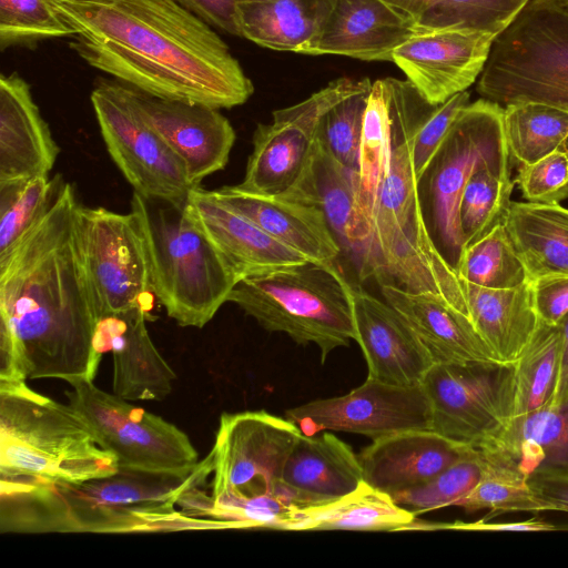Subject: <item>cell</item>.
<instances>
[{"label": "cell", "instance_id": "cell-1", "mask_svg": "<svg viewBox=\"0 0 568 568\" xmlns=\"http://www.w3.org/2000/svg\"><path fill=\"white\" fill-rule=\"evenodd\" d=\"M81 201L61 176L45 209L0 255V384L93 381L100 322L79 231Z\"/></svg>", "mask_w": 568, "mask_h": 568}, {"label": "cell", "instance_id": "cell-2", "mask_svg": "<svg viewBox=\"0 0 568 568\" xmlns=\"http://www.w3.org/2000/svg\"><path fill=\"white\" fill-rule=\"evenodd\" d=\"M89 65L146 94L216 109L254 85L226 43L175 0H50Z\"/></svg>", "mask_w": 568, "mask_h": 568}, {"label": "cell", "instance_id": "cell-3", "mask_svg": "<svg viewBox=\"0 0 568 568\" xmlns=\"http://www.w3.org/2000/svg\"><path fill=\"white\" fill-rule=\"evenodd\" d=\"M213 473L211 453L190 469L156 471L119 466L77 484L0 478L2 534H136L226 529L181 508L183 496Z\"/></svg>", "mask_w": 568, "mask_h": 568}, {"label": "cell", "instance_id": "cell-4", "mask_svg": "<svg viewBox=\"0 0 568 568\" xmlns=\"http://www.w3.org/2000/svg\"><path fill=\"white\" fill-rule=\"evenodd\" d=\"M387 81L390 160L377 200L365 278L436 295L469 317L463 283L439 252L425 219L414 168V134L432 104L408 80Z\"/></svg>", "mask_w": 568, "mask_h": 568}, {"label": "cell", "instance_id": "cell-5", "mask_svg": "<svg viewBox=\"0 0 568 568\" xmlns=\"http://www.w3.org/2000/svg\"><path fill=\"white\" fill-rule=\"evenodd\" d=\"M119 468L113 454L72 405L0 384V478L77 484Z\"/></svg>", "mask_w": 568, "mask_h": 568}, {"label": "cell", "instance_id": "cell-6", "mask_svg": "<svg viewBox=\"0 0 568 568\" xmlns=\"http://www.w3.org/2000/svg\"><path fill=\"white\" fill-rule=\"evenodd\" d=\"M131 212L144 236L154 296L180 326L202 328L227 302L237 274L185 204L133 192Z\"/></svg>", "mask_w": 568, "mask_h": 568}, {"label": "cell", "instance_id": "cell-7", "mask_svg": "<svg viewBox=\"0 0 568 568\" xmlns=\"http://www.w3.org/2000/svg\"><path fill=\"white\" fill-rule=\"evenodd\" d=\"M352 284L335 263H305L241 278L229 295L268 332L315 344L324 364L337 347L355 341Z\"/></svg>", "mask_w": 568, "mask_h": 568}, {"label": "cell", "instance_id": "cell-8", "mask_svg": "<svg viewBox=\"0 0 568 568\" xmlns=\"http://www.w3.org/2000/svg\"><path fill=\"white\" fill-rule=\"evenodd\" d=\"M477 93L501 106L538 102L568 111V7L529 0L495 37Z\"/></svg>", "mask_w": 568, "mask_h": 568}, {"label": "cell", "instance_id": "cell-9", "mask_svg": "<svg viewBox=\"0 0 568 568\" xmlns=\"http://www.w3.org/2000/svg\"><path fill=\"white\" fill-rule=\"evenodd\" d=\"M503 114L504 106L483 98L464 106L424 176L430 233L439 252L456 273L464 250L458 206L467 181L481 168H490L506 176L511 173Z\"/></svg>", "mask_w": 568, "mask_h": 568}, {"label": "cell", "instance_id": "cell-10", "mask_svg": "<svg viewBox=\"0 0 568 568\" xmlns=\"http://www.w3.org/2000/svg\"><path fill=\"white\" fill-rule=\"evenodd\" d=\"M91 103L106 151L133 192L175 205L196 187L184 165L138 109L131 89L100 80Z\"/></svg>", "mask_w": 568, "mask_h": 568}, {"label": "cell", "instance_id": "cell-11", "mask_svg": "<svg viewBox=\"0 0 568 568\" xmlns=\"http://www.w3.org/2000/svg\"><path fill=\"white\" fill-rule=\"evenodd\" d=\"M68 383L72 387L65 393L68 403L82 414L119 466L180 471L199 464L197 450L174 424L100 389L93 381Z\"/></svg>", "mask_w": 568, "mask_h": 568}, {"label": "cell", "instance_id": "cell-12", "mask_svg": "<svg viewBox=\"0 0 568 568\" xmlns=\"http://www.w3.org/2000/svg\"><path fill=\"white\" fill-rule=\"evenodd\" d=\"M79 231L100 320L136 307L150 312V260L135 215L81 203Z\"/></svg>", "mask_w": 568, "mask_h": 568}, {"label": "cell", "instance_id": "cell-13", "mask_svg": "<svg viewBox=\"0 0 568 568\" xmlns=\"http://www.w3.org/2000/svg\"><path fill=\"white\" fill-rule=\"evenodd\" d=\"M300 427L265 410L224 413L211 453L212 501L275 494Z\"/></svg>", "mask_w": 568, "mask_h": 568}, {"label": "cell", "instance_id": "cell-14", "mask_svg": "<svg viewBox=\"0 0 568 568\" xmlns=\"http://www.w3.org/2000/svg\"><path fill=\"white\" fill-rule=\"evenodd\" d=\"M367 78H339L292 106L275 110L271 123L257 124L240 187L260 194H281L298 178L316 140L323 114L361 89Z\"/></svg>", "mask_w": 568, "mask_h": 568}, {"label": "cell", "instance_id": "cell-15", "mask_svg": "<svg viewBox=\"0 0 568 568\" xmlns=\"http://www.w3.org/2000/svg\"><path fill=\"white\" fill-rule=\"evenodd\" d=\"M509 366L436 363L423 381L432 430L477 448L508 418Z\"/></svg>", "mask_w": 568, "mask_h": 568}, {"label": "cell", "instance_id": "cell-16", "mask_svg": "<svg viewBox=\"0 0 568 568\" xmlns=\"http://www.w3.org/2000/svg\"><path fill=\"white\" fill-rule=\"evenodd\" d=\"M285 417L304 435L337 430L373 440L432 428L430 405L423 385L399 386L367 378L346 395L308 402L286 410Z\"/></svg>", "mask_w": 568, "mask_h": 568}, {"label": "cell", "instance_id": "cell-17", "mask_svg": "<svg viewBox=\"0 0 568 568\" xmlns=\"http://www.w3.org/2000/svg\"><path fill=\"white\" fill-rule=\"evenodd\" d=\"M495 34L467 28H422L398 45L394 62L430 104L467 91L484 70Z\"/></svg>", "mask_w": 568, "mask_h": 568}, {"label": "cell", "instance_id": "cell-18", "mask_svg": "<svg viewBox=\"0 0 568 568\" xmlns=\"http://www.w3.org/2000/svg\"><path fill=\"white\" fill-rule=\"evenodd\" d=\"M130 89L141 114L181 160L193 185L201 186L226 166L236 134L220 109Z\"/></svg>", "mask_w": 568, "mask_h": 568}, {"label": "cell", "instance_id": "cell-19", "mask_svg": "<svg viewBox=\"0 0 568 568\" xmlns=\"http://www.w3.org/2000/svg\"><path fill=\"white\" fill-rule=\"evenodd\" d=\"M355 342L365 357L367 379L392 385H422L436 364L406 320L386 301L358 285L351 287Z\"/></svg>", "mask_w": 568, "mask_h": 568}, {"label": "cell", "instance_id": "cell-20", "mask_svg": "<svg viewBox=\"0 0 568 568\" xmlns=\"http://www.w3.org/2000/svg\"><path fill=\"white\" fill-rule=\"evenodd\" d=\"M412 18L383 0H334L316 39L302 54L389 61L415 31Z\"/></svg>", "mask_w": 568, "mask_h": 568}, {"label": "cell", "instance_id": "cell-21", "mask_svg": "<svg viewBox=\"0 0 568 568\" xmlns=\"http://www.w3.org/2000/svg\"><path fill=\"white\" fill-rule=\"evenodd\" d=\"M148 315L136 307L101 318L98 325L97 348L112 353L113 394L126 400H162L178 377L149 334Z\"/></svg>", "mask_w": 568, "mask_h": 568}, {"label": "cell", "instance_id": "cell-22", "mask_svg": "<svg viewBox=\"0 0 568 568\" xmlns=\"http://www.w3.org/2000/svg\"><path fill=\"white\" fill-rule=\"evenodd\" d=\"M474 449L430 429H415L373 440L358 459L363 480L392 496L430 480Z\"/></svg>", "mask_w": 568, "mask_h": 568}, {"label": "cell", "instance_id": "cell-23", "mask_svg": "<svg viewBox=\"0 0 568 568\" xmlns=\"http://www.w3.org/2000/svg\"><path fill=\"white\" fill-rule=\"evenodd\" d=\"M185 206L240 280L308 261L246 216L217 201L209 190L194 187Z\"/></svg>", "mask_w": 568, "mask_h": 568}, {"label": "cell", "instance_id": "cell-24", "mask_svg": "<svg viewBox=\"0 0 568 568\" xmlns=\"http://www.w3.org/2000/svg\"><path fill=\"white\" fill-rule=\"evenodd\" d=\"M363 481L361 462L349 445L331 433L302 434L275 493L296 507L306 508L337 500Z\"/></svg>", "mask_w": 568, "mask_h": 568}, {"label": "cell", "instance_id": "cell-25", "mask_svg": "<svg viewBox=\"0 0 568 568\" xmlns=\"http://www.w3.org/2000/svg\"><path fill=\"white\" fill-rule=\"evenodd\" d=\"M60 148L17 73L0 77V184L48 176Z\"/></svg>", "mask_w": 568, "mask_h": 568}, {"label": "cell", "instance_id": "cell-26", "mask_svg": "<svg viewBox=\"0 0 568 568\" xmlns=\"http://www.w3.org/2000/svg\"><path fill=\"white\" fill-rule=\"evenodd\" d=\"M210 192L311 262L335 263L342 253L323 212L313 205L281 194L250 192L239 185H224Z\"/></svg>", "mask_w": 568, "mask_h": 568}, {"label": "cell", "instance_id": "cell-27", "mask_svg": "<svg viewBox=\"0 0 568 568\" xmlns=\"http://www.w3.org/2000/svg\"><path fill=\"white\" fill-rule=\"evenodd\" d=\"M379 286L384 300L406 320L436 363L504 365L470 318L440 297L392 284Z\"/></svg>", "mask_w": 568, "mask_h": 568}, {"label": "cell", "instance_id": "cell-28", "mask_svg": "<svg viewBox=\"0 0 568 568\" xmlns=\"http://www.w3.org/2000/svg\"><path fill=\"white\" fill-rule=\"evenodd\" d=\"M392 116L387 78L372 84L364 114L355 196L356 235L359 248L358 276L365 280L374 233L377 200L388 172Z\"/></svg>", "mask_w": 568, "mask_h": 568}, {"label": "cell", "instance_id": "cell-29", "mask_svg": "<svg viewBox=\"0 0 568 568\" xmlns=\"http://www.w3.org/2000/svg\"><path fill=\"white\" fill-rule=\"evenodd\" d=\"M357 172L339 163L315 140L311 156L296 181L281 195L320 209L342 251L359 260L355 196Z\"/></svg>", "mask_w": 568, "mask_h": 568}, {"label": "cell", "instance_id": "cell-30", "mask_svg": "<svg viewBox=\"0 0 568 568\" xmlns=\"http://www.w3.org/2000/svg\"><path fill=\"white\" fill-rule=\"evenodd\" d=\"M469 318L495 356L513 365L535 335L540 320L530 282L515 288H487L463 282Z\"/></svg>", "mask_w": 568, "mask_h": 568}, {"label": "cell", "instance_id": "cell-31", "mask_svg": "<svg viewBox=\"0 0 568 568\" xmlns=\"http://www.w3.org/2000/svg\"><path fill=\"white\" fill-rule=\"evenodd\" d=\"M476 449L507 462L524 475L546 466L568 465V405H549L509 418Z\"/></svg>", "mask_w": 568, "mask_h": 568}, {"label": "cell", "instance_id": "cell-32", "mask_svg": "<svg viewBox=\"0 0 568 568\" xmlns=\"http://www.w3.org/2000/svg\"><path fill=\"white\" fill-rule=\"evenodd\" d=\"M504 225L530 282L568 276V209L560 204L511 202Z\"/></svg>", "mask_w": 568, "mask_h": 568}, {"label": "cell", "instance_id": "cell-33", "mask_svg": "<svg viewBox=\"0 0 568 568\" xmlns=\"http://www.w3.org/2000/svg\"><path fill=\"white\" fill-rule=\"evenodd\" d=\"M334 0L239 2L241 37L264 48L303 53L321 32Z\"/></svg>", "mask_w": 568, "mask_h": 568}, {"label": "cell", "instance_id": "cell-34", "mask_svg": "<svg viewBox=\"0 0 568 568\" xmlns=\"http://www.w3.org/2000/svg\"><path fill=\"white\" fill-rule=\"evenodd\" d=\"M415 515L390 495L363 481L351 494L321 506L296 509L284 530H404Z\"/></svg>", "mask_w": 568, "mask_h": 568}, {"label": "cell", "instance_id": "cell-35", "mask_svg": "<svg viewBox=\"0 0 568 568\" xmlns=\"http://www.w3.org/2000/svg\"><path fill=\"white\" fill-rule=\"evenodd\" d=\"M559 325L540 324L531 341L509 366L508 418L547 406L554 393L560 355Z\"/></svg>", "mask_w": 568, "mask_h": 568}, {"label": "cell", "instance_id": "cell-36", "mask_svg": "<svg viewBox=\"0 0 568 568\" xmlns=\"http://www.w3.org/2000/svg\"><path fill=\"white\" fill-rule=\"evenodd\" d=\"M505 139L513 161L531 164L568 144V111L538 102L504 106Z\"/></svg>", "mask_w": 568, "mask_h": 568}, {"label": "cell", "instance_id": "cell-37", "mask_svg": "<svg viewBox=\"0 0 568 568\" xmlns=\"http://www.w3.org/2000/svg\"><path fill=\"white\" fill-rule=\"evenodd\" d=\"M529 0H405L422 28H467L499 34Z\"/></svg>", "mask_w": 568, "mask_h": 568}, {"label": "cell", "instance_id": "cell-38", "mask_svg": "<svg viewBox=\"0 0 568 568\" xmlns=\"http://www.w3.org/2000/svg\"><path fill=\"white\" fill-rule=\"evenodd\" d=\"M514 186L515 181L510 176L490 168H481L471 174L463 190L458 206L464 248L505 224Z\"/></svg>", "mask_w": 568, "mask_h": 568}, {"label": "cell", "instance_id": "cell-39", "mask_svg": "<svg viewBox=\"0 0 568 568\" xmlns=\"http://www.w3.org/2000/svg\"><path fill=\"white\" fill-rule=\"evenodd\" d=\"M463 282L487 288H515L530 282L505 225L464 248L458 268Z\"/></svg>", "mask_w": 568, "mask_h": 568}, {"label": "cell", "instance_id": "cell-40", "mask_svg": "<svg viewBox=\"0 0 568 568\" xmlns=\"http://www.w3.org/2000/svg\"><path fill=\"white\" fill-rule=\"evenodd\" d=\"M480 454L484 458L480 479L455 506L467 511L489 509L491 514L550 510L532 491L528 476L507 462Z\"/></svg>", "mask_w": 568, "mask_h": 568}, {"label": "cell", "instance_id": "cell-41", "mask_svg": "<svg viewBox=\"0 0 568 568\" xmlns=\"http://www.w3.org/2000/svg\"><path fill=\"white\" fill-rule=\"evenodd\" d=\"M60 174L0 184V255L23 236L48 207Z\"/></svg>", "mask_w": 568, "mask_h": 568}, {"label": "cell", "instance_id": "cell-42", "mask_svg": "<svg viewBox=\"0 0 568 568\" xmlns=\"http://www.w3.org/2000/svg\"><path fill=\"white\" fill-rule=\"evenodd\" d=\"M484 458L478 449L460 458L430 480L396 493L392 498L414 515L455 506L480 479Z\"/></svg>", "mask_w": 568, "mask_h": 568}, {"label": "cell", "instance_id": "cell-43", "mask_svg": "<svg viewBox=\"0 0 568 568\" xmlns=\"http://www.w3.org/2000/svg\"><path fill=\"white\" fill-rule=\"evenodd\" d=\"M372 84L367 78L361 89L331 106L317 126L316 140L339 163L356 172L364 114Z\"/></svg>", "mask_w": 568, "mask_h": 568}, {"label": "cell", "instance_id": "cell-44", "mask_svg": "<svg viewBox=\"0 0 568 568\" xmlns=\"http://www.w3.org/2000/svg\"><path fill=\"white\" fill-rule=\"evenodd\" d=\"M73 34L50 0H0L1 51Z\"/></svg>", "mask_w": 568, "mask_h": 568}, {"label": "cell", "instance_id": "cell-45", "mask_svg": "<svg viewBox=\"0 0 568 568\" xmlns=\"http://www.w3.org/2000/svg\"><path fill=\"white\" fill-rule=\"evenodd\" d=\"M531 203L559 204L568 197V144L526 165L515 180Z\"/></svg>", "mask_w": 568, "mask_h": 568}, {"label": "cell", "instance_id": "cell-46", "mask_svg": "<svg viewBox=\"0 0 568 568\" xmlns=\"http://www.w3.org/2000/svg\"><path fill=\"white\" fill-rule=\"evenodd\" d=\"M468 103L469 93L463 91L444 103L432 104L420 118L413 143L414 168L419 183L455 118Z\"/></svg>", "mask_w": 568, "mask_h": 568}, {"label": "cell", "instance_id": "cell-47", "mask_svg": "<svg viewBox=\"0 0 568 568\" xmlns=\"http://www.w3.org/2000/svg\"><path fill=\"white\" fill-rule=\"evenodd\" d=\"M535 310L539 320L557 325L568 313V276H546L530 282Z\"/></svg>", "mask_w": 568, "mask_h": 568}, {"label": "cell", "instance_id": "cell-48", "mask_svg": "<svg viewBox=\"0 0 568 568\" xmlns=\"http://www.w3.org/2000/svg\"><path fill=\"white\" fill-rule=\"evenodd\" d=\"M181 7L232 36L241 37L239 0H175Z\"/></svg>", "mask_w": 568, "mask_h": 568}, {"label": "cell", "instance_id": "cell-49", "mask_svg": "<svg viewBox=\"0 0 568 568\" xmlns=\"http://www.w3.org/2000/svg\"><path fill=\"white\" fill-rule=\"evenodd\" d=\"M528 481L550 510L568 513V465L541 467L528 477Z\"/></svg>", "mask_w": 568, "mask_h": 568}, {"label": "cell", "instance_id": "cell-50", "mask_svg": "<svg viewBox=\"0 0 568 568\" xmlns=\"http://www.w3.org/2000/svg\"><path fill=\"white\" fill-rule=\"evenodd\" d=\"M444 528L474 530V531H555L564 529L552 523L546 521L538 517H532L519 521H490L489 518L476 521L464 523L455 521L444 525Z\"/></svg>", "mask_w": 568, "mask_h": 568}, {"label": "cell", "instance_id": "cell-51", "mask_svg": "<svg viewBox=\"0 0 568 568\" xmlns=\"http://www.w3.org/2000/svg\"><path fill=\"white\" fill-rule=\"evenodd\" d=\"M561 331L559 366L551 400V407L568 405V313L558 323Z\"/></svg>", "mask_w": 568, "mask_h": 568}, {"label": "cell", "instance_id": "cell-52", "mask_svg": "<svg viewBox=\"0 0 568 568\" xmlns=\"http://www.w3.org/2000/svg\"><path fill=\"white\" fill-rule=\"evenodd\" d=\"M242 1H268V0H239V2H242Z\"/></svg>", "mask_w": 568, "mask_h": 568}, {"label": "cell", "instance_id": "cell-53", "mask_svg": "<svg viewBox=\"0 0 568 568\" xmlns=\"http://www.w3.org/2000/svg\"><path fill=\"white\" fill-rule=\"evenodd\" d=\"M564 2L566 3V6L568 7V0H564Z\"/></svg>", "mask_w": 568, "mask_h": 568}]
</instances>
